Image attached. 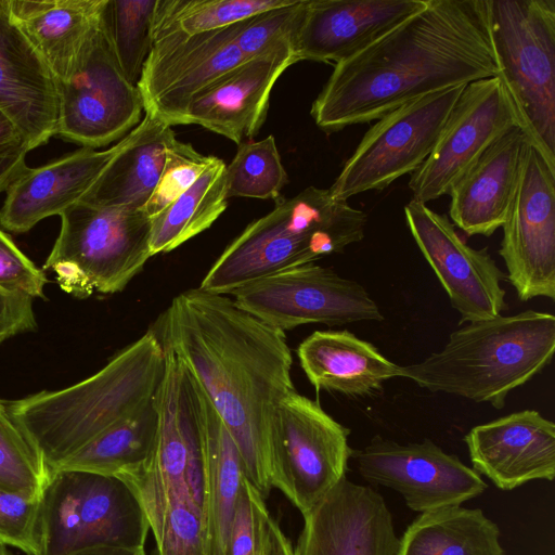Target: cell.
Returning <instances> with one entry per match:
<instances>
[{
  "mask_svg": "<svg viewBox=\"0 0 555 555\" xmlns=\"http://www.w3.org/2000/svg\"><path fill=\"white\" fill-rule=\"evenodd\" d=\"M270 555H294V547L273 517L270 520Z\"/></svg>",
  "mask_w": 555,
  "mask_h": 555,
  "instance_id": "44",
  "label": "cell"
},
{
  "mask_svg": "<svg viewBox=\"0 0 555 555\" xmlns=\"http://www.w3.org/2000/svg\"><path fill=\"white\" fill-rule=\"evenodd\" d=\"M5 543L0 540V555H11Z\"/></svg>",
  "mask_w": 555,
  "mask_h": 555,
  "instance_id": "47",
  "label": "cell"
},
{
  "mask_svg": "<svg viewBox=\"0 0 555 555\" xmlns=\"http://www.w3.org/2000/svg\"><path fill=\"white\" fill-rule=\"evenodd\" d=\"M0 111L29 151L56 133L57 80L0 0Z\"/></svg>",
  "mask_w": 555,
  "mask_h": 555,
  "instance_id": "22",
  "label": "cell"
},
{
  "mask_svg": "<svg viewBox=\"0 0 555 555\" xmlns=\"http://www.w3.org/2000/svg\"><path fill=\"white\" fill-rule=\"evenodd\" d=\"M426 4L427 0H306L294 40L296 60L336 64Z\"/></svg>",
  "mask_w": 555,
  "mask_h": 555,
  "instance_id": "20",
  "label": "cell"
},
{
  "mask_svg": "<svg viewBox=\"0 0 555 555\" xmlns=\"http://www.w3.org/2000/svg\"><path fill=\"white\" fill-rule=\"evenodd\" d=\"M528 139L520 127L500 137L453 185L449 216L468 236L492 235L512 203Z\"/></svg>",
  "mask_w": 555,
  "mask_h": 555,
  "instance_id": "24",
  "label": "cell"
},
{
  "mask_svg": "<svg viewBox=\"0 0 555 555\" xmlns=\"http://www.w3.org/2000/svg\"><path fill=\"white\" fill-rule=\"evenodd\" d=\"M294 0H156L152 41L171 31L189 35L211 31L255 14L286 7Z\"/></svg>",
  "mask_w": 555,
  "mask_h": 555,
  "instance_id": "32",
  "label": "cell"
},
{
  "mask_svg": "<svg viewBox=\"0 0 555 555\" xmlns=\"http://www.w3.org/2000/svg\"><path fill=\"white\" fill-rule=\"evenodd\" d=\"M49 475L39 451L0 400V489L40 495Z\"/></svg>",
  "mask_w": 555,
  "mask_h": 555,
  "instance_id": "34",
  "label": "cell"
},
{
  "mask_svg": "<svg viewBox=\"0 0 555 555\" xmlns=\"http://www.w3.org/2000/svg\"><path fill=\"white\" fill-rule=\"evenodd\" d=\"M61 229L43 266L61 288L79 298L122 291L151 258V217L143 209L76 203L61 216Z\"/></svg>",
  "mask_w": 555,
  "mask_h": 555,
  "instance_id": "7",
  "label": "cell"
},
{
  "mask_svg": "<svg viewBox=\"0 0 555 555\" xmlns=\"http://www.w3.org/2000/svg\"><path fill=\"white\" fill-rule=\"evenodd\" d=\"M496 75L487 0H427L423 10L336 63L310 114L332 133Z\"/></svg>",
  "mask_w": 555,
  "mask_h": 555,
  "instance_id": "2",
  "label": "cell"
},
{
  "mask_svg": "<svg viewBox=\"0 0 555 555\" xmlns=\"http://www.w3.org/2000/svg\"><path fill=\"white\" fill-rule=\"evenodd\" d=\"M41 494L0 489V540L26 553L40 555Z\"/></svg>",
  "mask_w": 555,
  "mask_h": 555,
  "instance_id": "39",
  "label": "cell"
},
{
  "mask_svg": "<svg viewBox=\"0 0 555 555\" xmlns=\"http://www.w3.org/2000/svg\"><path fill=\"white\" fill-rule=\"evenodd\" d=\"M294 63L292 41L245 59L195 93L178 125L202 126L237 145L253 140L266 121L274 83Z\"/></svg>",
  "mask_w": 555,
  "mask_h": 555,
  "instance_id": "18",
  "label": "cell"
},
{
  "mask_svg": "<svg viewBox=\"0 0 555 555\" xmlns=\"http://www.w3.org/2000/svg\"><path fill=\"white\" fill-rule=\"evenodd\" d=\"M194 383L201 417V507L205 553L225 555L244 476L243 463L232 436L195 379Z\"/></svg>",
  "mask_w": 555,
  "mask_h": 555,
  "instance_id": "26",
  "label": "cell"
},
{
  "mask_svg": "<svg viewBox=\"0 0 555 555\" xmlns=\"http://www.w3.org/2000/svg\"><path fill=\"white\" fill-rule=\"evenodd\" d=\"M28 152L24 142L0 145V193L27 168Z\"/></svg>",
  "mask_w": 555,
  "mask_h": 555,
  "instance_id": "43",
  "label": "cell"
},
{
  "mask_svg": "<svg viewBox=\"0 0 555 555\" xmlns=\"http://www.w3.org/2000/svg\"><path fill=\"white\" fill-rule=\"evenodd\" d=\"M473 469L499 489L555 477V424L524 410L473 427L465 435Z\"/></svg>",
  "mask_w": 555,
  "mask_h": 555,
  "instance_id": "21",
  "label": "cell"
},
{
  "mask_svg": "<svg viewBox=\"0 0 555 555\" xmlns=\"http://www.w3.org/2000/svg\"><path fill=\"white\" fill-rule=\"evenodd\" d=\"M499 255L517 297L555 299V169L527 141Z\"/></svg>",
  "mask_w": 555,
  "mask_h": 555,
  "instance_id": "13",
  "label": "cell"
},
{
  "mask_svg": "<svg viewBox=\"0 0 555 555\" xmlns=\"http://www.w3.org/2000/svg\"><path fill=\"white\" fill-rule=\"evenodd\" d=\"M302 517L294 555H397L399 538L384 498L347 477Z\"/></svg>",
  "mask_w": 555,
  "mask_h": 555,
  "instance_id": "19",
  "label": "cell"
},
{
  "mask_svg": "<svg viewBox=\"0 0 555 555\" xmlns=\"http://www.w3.org/2000/svg\"><path fill=\"white\" fill-rule=\"evenodd\" d=\"M227 197L278 201L288 183L287 172L272 134L260 141L238 144L227 165Z\"/></svg>",
  "mask_w": 555,
  "mask_h": 555,
  "instance_id": "33",
  "label": "cell"
},
{
  "mask_svg": "<svg viewBox=\"0 0 555 555\" xmlns=\"http://www.w3.org/2000/svg\"><path fill=\"white\" fill-rule=\"evenodd\" d=\"M157 428L155 397L140 412L109 427L52 470L72 469L115 476L147 459Z\"/></svg>",
  "mask_w": 555,
  "mask_h": 555,
  "instance_id": "31",
  "label": "cell"
},
{
  "mask_svg": "<svg viewBox=\"0 0 555 555\" xmlns=\"http://www.w3.org/2000/svg\"><path fill=\"white\" fill-rule=\"evenodd\" d=\"M227 165L215 157L202 176L179 197L152 217V255L168 253L207 230L225 210Z\"/></svg>",
  "mask_w": 555,
  "mask_h": 555,
  "instance_id": "30",
  "label": "cell"
},
{
  "mask_svg": "<svg viewBox=\"0 0 555 555\" xmlns=\"http://www.w3.org/2000/svg\"><path fill=\"white\" fill-rule=\"evenodd\" d=\"M278 418L272 488L304 516L346 477L353 452L348 443L350 430L296 390L282 400Z\"/></svg>",
  "mask_w": 555,
  "mask_h": 555,
  "instance_id": "11",
  "label": "cell"
},
{
  "mask_svg": "<svg viewBox=\"0 0 555 555\" xmlns=\"http://www.w3.org/2000/svg\"><path fill=\"white\" fill-rule=\"evenodd\" d=\"M165 369V348L151 328L92 376L60 390L16 400L8 408L52 470L100 434L150 404Z\"/></svg>",
  "mask_w": 555,
  "mask_h": 555,
  "instance_id": "3",
  "label": "cell"
},
{
  "mask_svg": "<svg viewBox=\"0 0 555 555\" xmlns=\"http://www.w3.org/2000/svg\"><path fill=\"white\" fill-rule=\"evenodd\" d=\"M125 141L126 137L103 151L81 147L40 167H27L5 190L1 227L24 233L48 217L61 216L92 186Z\"/></svg>",
  "mask_w": 555,
  "mask_h": 555,
  "instance_id": "23",
  "label": "cell"
},
{
  "mask_svg": "<svg viewBox=\"0 0 555 555\" xmlns=\"http://www.w3.org/2000/svg\"><path fill=\"white\" fill-rule=\"evenodd\" d=\"M406 225L452 307L460 323L495 318L506 309L501 281L505 274L487 248L467 245L446 215L411 199L404 207Z\"/></svg>",
  "mask_w": 555,
  "mask_h": 555,
  "instance_id": "17",
  "label": "cell"
},
{
  "mask_svg": "<svg viewBox=\"0 0 555 555\" xmlns=\"http://www.w3.org/2000/svg\"><path fill=\"white\" fill-rule=\"evenodd\" d=\"M176 138L172 127L144 113L78 203L96 207L143 209L164 167L166 150Z\"/></svg>",
  "mask_w": 555,
  "mask_h": 555,
  "instance_id": "28",
  "label": "cell"
},
{
  "mask_svg": "<svg viewBox=\"0 0 555 555\" xmlns=\"http://www.w3.org/2000/svg\"><path fill=\"white\" fill-rule=\"evenodd\" d=\"M20 142H24L20 132L11 120L0 111V145Z\"/></svg>",
  "mask_w": 555,
  "mask_h": 555,
  "instance_id": "46",
  "label": "cell"
},
{
  "mask_svg": "<svg viewBox=\"0 0 555 555\" xmlns=\"http://www.w3.org/2000/svg\"><path fill=\"white\" fill-rule=\"evenodd\" d=\"M33 299L0 287V344L36 328Z\"/></svg>",
  "mask_w": 555,
  "mask_h": 555,
  "instance_id": "42",
  "label": "cell"
},
{
  "mask_svg": "<svg viewBox=\"0 0 555 555\" xmlns=\"http://www.w3.org/2000/svg\"><path fill=\"white\" fill-rule=\"evenodd\" d=\"M236 29L237 23L155 38L137 83L144 113L171 127L178 125L195 93L246 59L236 44Z\"/></svg>",
  "mask_w": 555,
  "mask_h": 555,
  "instance_id": "16",
  "label": "cell"
},
{
  "mask_svg": "<svg viewBox=\"0 0 555 555\" xmlns=\"http://www.w3.org/2000/svg\"><path fill=\"white\" fill-rule=\"evenodd\" d=\"M231 295L242 309L282 332L310 323L335 326L384 319L361 284L314 263L249 282Z\"/></svg>",
  "mask_w": 555,
  "mask_h": 555,
  "instance_id": "12",
  "label": "cell"
},
{
  "mask_svg": "<svg viewBox=\"0 0 555 555\" xmlns=\"http://www.w3.org/2000/svg\"><path fill=\"white\" fill-rule=\"evenodd\" d=\"M152 330L203 389L237 447L245 477L266 499L279 408L295 390L284 332L201 288L176 296Z\"/></svg>",
  "mask_w": 555,
  "mask_h": 555,
  "instance_id": "1",
  "label": "cell"
},
{
  "mask_svg": "<svg viewBox=\"0 0 555 555\" xmlns=\"http://www.w3.org/2000/svg\"><path fill=\"white\" fill-rule=\"evenodd\" d=\"M397 555H505L500 530L480 508L421 513L399 539Z\"/></svg>",
  "mask_w": 555,
  "mask_h": 555,
  "instance_id": "29",
  "label": "cell"
},
{
  "mask_svg": "<svg viewBox=\"0 0 555 555\" xmlns=\"http://www.w3.org/2000/svg\"><path fill=\"white\" fill-rule=\"evenodd\" d=\"M555 317L526 310L467 323L452 332L437 352L399 365V377L431 392H444L495 409L508 393L532 379L553 359Z\"/></svg>",
  "mask_w": 555,
  "mask_h": 555,
  "instance_id": "4",
  "label": "cell"
},
{
  "mask_svg": "<svg viewBox=\"0 0 555 555\" xmlns=\"http://www.w3.org/2000/svg\"><path fill=\"white\" fill-rule=\"evenodd\" d=\"M498 77L528 141L555 169V0H487Z\"/></svg>",
  "mask_w": 555,
  "mask_h": 555,
  "instance_id": "6",
  "label": "cell"
},
{
  "mask_svg": "<svg viewBox=\"0 0 555 555\" xmlns=\"http://www.w3.org/2000/svg\"><path fill=\"white\" fill-rule=\"evenodd\" d=\"M2 3L61 82L79 66L101 25L107 0H2Z\"/></svg>",
  "mask_w": 555,
  "mask_h": 555,
  "instance_id": "25",
  "label": "cell"
},
{
  "mask_svg": "<svg viewBox=\"0 0 555 555\" xmlns=\"http://www.w3.org/2000/svg\"><path fill=\"white\" fill-rule=\"evenodd\" d=\"M351 457L364 480L399 492L420 514L461 505L488 488L476 470L428 439L399 443L376 436Z\"/></svg>",
  "mask_w": 555,
  "mask_h": 555,
  "instance_id": "15",
  "label": "cell"
},
{
  "mask_svg": "<svg viewBox=\"0 0 555 555\" xmlns=\"http://www.w3.org/2000/svg\"><path fill=\"white\" fill-rule=\"evenodd\" d=\"M156 0H107L106 13L118 63L137 86L152 47Z\"/></svg>",
  "mask_w": 555,
  "mask_h": 555,
  "instance_id": "35",
  "label": "cell"
},
{
  "mask_svg": "<svg viewBox=\"0 0 555 555\" xmlns=\"http://www.w3.org/2000/svg\"><path fill=\"white\" fill-rule=\"evenodd\" d=\"M149 525L155 555H206L201 501L193 492L173 498Z\"/></svg>",
  "mask_w": 555,
  "mask_h": 555,
  "instance_id": "36",
  "label": "cell"
},
{
  "mask_svg": "<svg viewBox=\"0 0 555 555\" xmlns=\"http://www.w3.org/2000/svg\"><path fill=\"white\" fill-rule=\"evenodd\" d=\"M149 521L116 476L51 470L41 494L40 555L92 546L144 547Z\"/></svg>",
  "mask_w": 555,
  "mask_h": 555,
  "instance_id": "8",
  "label": "cell"
},
{
  "mask_svg": "<svg viewBox=\"0 0 555 555\" xmlns=\"http://www.w3.org/2000/svg\"><path fill=\"white\" fill-rule=\"evenodd\" d=\"M216 156L203 155L191 143L173 138L167 146L158 182L143 210L152 218L185 192Z\"/></svg>",
  "mask_w": 555,
  "mask_h": 555,
  "instance_id": "37",
  "label": "cell"
},
{
  "mask_svg": "<svg viewBox=\"0 0 555 555\" xmlns=\"http://www.w3.org/2000/svg\"><path fill=\"white\" fill-rule=\"evenodd\" d=\"M270 517L264 498L244 475L232 516L225 555H257Z\"/></svg>",
  "mask_w": 555,
  "mask_h": 555,
  "instance_id": "40",
  "label": "cell"
},
{
  "mask_svg": "<svg viewBox=\"0 0 555 555\" xmlns=\"http://www.w3.org/2000/svg\"><path fill=\"white\" fill-rule=\"evenodd\" d=\"M297 356L317 391L373 396L386 380L399 377L398 364L347 330L314 331L298 346Z\"/></svg>",
  "mask_w": 555,
  "mask_h": 555,
  "instance_id": "27",
  "label": "cell"
},
{
  "mask_svg": "<svg viewBox=\"0 0 555 555\" xmlns=\"http://www.w3.org/2000/svg\"><path fill=\"white\" fill-rule=\"evenodd\" d=\"M466 85L411 101L384 115L366 131L328 189L347 201L389 186L427 159Z\"/></svg>",
  "mask_w": 555,
  "mask_h": 555,
  "instance_id": "9",
  "label": "cell"
},
{
  "mask_svg": "<svg viewBox=\"0 0 555 555\" xmlns=\"http://www.w3.org/2000/svg\"><path fill=\"white\" fill-rule=\"evenodd\" d=\"M57 86L55 135L63 140L96 149L121 140L140 124L143 101L138 87L127 79L118 63L106 7L79 66Z\"/></svg>",
  "mask_w": 555,
  "mask_h": 555,
  "instance_id": "10",
  "label": "cell"
},
{
  "mask_svg": "<svg viewBox=\"0 0 555 555\" xmlns=\"http://www.w3.org/2000/svg\"><path fill=\"white\" fill-rule=\"evenodd\" d=\"M514 127L519 119L498 76L467 83L430 155L411 175L413 199L426 204L449 195L487 149Z\"/></svg>",
  "mask_w": 555,
  "mask_h": 555,
  "instance_id": "14",
  "label": "cell"
},
{
  "mask_svg": "<svg viewBox=\"0 0 555 555\" xmlns=\"http://www.w3.org/2000/svg\"><path fill=\"white\" fill-rule=\"evenodd\" d=\"M306 0L255 14L237 23L236 44L248 59L282 41H292L305 10Z\"/></svg>",
  "mask_w": 555,
  "mask_h": 555,
  "instance_id": "38",
  "label": "cell"
},
{
  "mask_svg": "<svg viewBox=\"0 0 555 555\" xmlns=\"http://www.w3.org/2000/svg\"><path fill=\"white\" fill-rule=\"evenodd\" d=\"M47 282L43 271L0 230V287L34 299L43 296Z\"/></svg>",
  "mask_w": 555,
  "mask_h": 555,
  "instance_id": "41",
  "label": "cell"
},
{
  "mask_svg": "<svg viewBox=\"0 0 555 555\" xmlns=\"http://www.w3.org/2000/svg\"><path fill=\"white\" fill-rule=\"evenodd\" d=\"M65 555H145L144 547L92 546Z\"/></svg>",
  "mask_w": 555,
  "mask_h": 555,
  "instance_id": "45",
  "label": "cell"
},
{
  "mask_svg": "<svg viewBox=\"0 0 555 555\" xmlns=\"http://www.w3.org/2000/svg\"><path fill=\"white\" fill-rule=\"evenodd\" d=\"M366 215L328 189L308 186L279 198L234 238L202 280V291L227 295L258 279L341 253L364 237Z\"/></svg>",
  "mask_w": 555,
  "mask_h": 555,
  "instance_id": "5",
  "label": "cell"
}]
</instances>
